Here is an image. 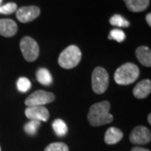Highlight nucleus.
Returning <instances> with one entry per match:
<instances>
[{
    "mask_svg": "<svg viewBox=\"0 0 151 151\" xmlns=\"http://www.w3.org/2000/svg\"><path fill=\"white\" fill-rule=\"evenodd\" d=\"M109 110L110 103L108 101H103L92 105L87 114V119L90 124L97 127L110 124L113 121V117L109 113Z\"/></svg>",
    "mask_w": 151,
    "mask_h": 151,
    "instance_id": "1",
    "label": "nucleus"
},
{
    "mask_svg": "<svg viewBox=\"0 0 151 151\" xmlns=\"http://www.w3.org/2000/svg\"><path fill=\"white\" fill-rule=\"evenodd\" d=\"M139 76V69L134 63H125L116 70L114 81L119 85H129Z\"/></svg>",
    "mask_w": 151,
    "mask_h": 151,
    "instance_id": "2",
    "label": "nucleus"
},
{
    "mask_svg": "<svg viewBox=\"0 0 151 151\" xmlns=\"http://www.w3.org/2000/svg\"><path fill=\"white\" fill-rule=\"evenodd\" d=\"M81 59V50L76 45H70L60 54L59 65L64 69H71L79 64Z\"/></svg>",
    "mask_w": 151,
    "mask_h": 151,
    "instance_id": "3",
    "label": "nucleus"
},
{
    "mask_svg": "<svg viewBox=\"0 0 151 151\" xmlns=\"http://www.w3.org/2000/svg\"><path fill=\"white\" fill-rule=\"evenodd\" d=\"M108 73L103 67H96L92 71V87L97 94H103L108 86Z\"/></svg>",
    "mask_w": 151,
    "mask_h": 151,
    "instance_id": "4",
    "label": "nucleus"
},
{
    "mask_svg": "<svg viewBox=\"0 0 151 151\" xmlns=\"http://www.w3.org/2000/svg\"><path fill=\"white\" fill-rule=\"evenodd\" d=\"M19 47L24 58L29 62L35 61L40 54L38 43L29 36H24L19 43Z\"/></svg>",
    "mask_w": 151,
    "mask_h": 151,
    "instance_id": "5",
    "label": "nucleus"
},
{
    "mask_svg": "<svg viewBox=\"0 0 151 151\" xmlns=\"http://www.w3.org/2000/svg\"><path fill=\"white\" fill-rule=\"evenodd\" d=\"M55 100V95L52 92H46L43 90L35 91L31 93L25 99V105L27 107L32 106H45Z\"/></svg>",
    "mask_w": 151,
    "mask_h": 151,
    "instance_id": "6",
    "label": "nucleus"
},
{
    "mask_svg": "<svg viewBox=\"0 0 151 151\" xmlns=\"http://www.w3.org/2000/svg\"><path fill=\"white\" fill-rule=\"evenodd\" d=\"M151 139V133L145 126H137L131 132L129 140L134 145H145Z\"/></svg>",
    "mask_w": 151,
    "mask_h": 151,
    "instance_id": "7",
    "label": "nucleus"
},
{
    "mask_svg": "<svg viewBox=\"0 0 151 151\" xmlns=\"http://www.w3.org/2000/svg\"><path fill=\"white\" fill-rule=\"evenodd\" d=\"M40 14V9L37 6H24L16 11L17 19L21 23L33 21Z\"/></svg>",
    "mask_w": 151,
    "mask_h": 151,
    "instance_id": "8",
    "label": "nucleus"
},
{
    "mask_svg": "<svg viewBox=\"0 0 151 151\" xmlns=\"http://www.w3.org/2000/svg\"><path fill=\"white\" fill-rule=\"evenodd\" d=\"M24 113L28 119L39 122H46L50 117L48 109L45 106L27 107Z\"/></svg>",
    "mask_w": 151,
    "mask_h": 151,
    "instance_id": "9",
    "label": "nucleus"
},
{
    "mask_svg": "<svg viewBox=\"0 0 151 151\" xmlns=\"http://www.w3.org/2000/svg\"><path fill=\"white\" fill-rule=\"evenodd\" d=\"M18 31V25L10 19H0V35L4 37H12Z\"/></svg>",
    "mask_w": 151,
    "mask_h": 151,
    "instance_id": "10",
    "label": "nucleus"
},
{
    "mask_svg": "<svg viewBox=\"0 0 151 151\" xmlns=\"http://www.w3.org/2000/svg\"><path fill=\"white\" fill-rule=\"evenodd\" d=\"M151 92V81L149 79L139 81L133 90V94L136 98L143 99L147 97Z\"/></svg>",
    "mask_w": 151,
    "mask_h": 151,
    "instance_id": "11",
    "label": "nucleus"
},
{
    "mask_svg": "<svg viewBox=\"0 0 151 151\" xmlns=\"http://www.w3.org/2000/svg\"><path fill=\"white\" fill-rule=\"evenodd\" d=\"M123 132L119 129L111 127L106 131L104 140L107 145H115L123 139Z\"/></svg>",
    "mask_w": 151,
    "mask_h": 151,
    "instance_id": "12",
    "label": "nucleus"
},
{
    "mask_svg": "<svg viewBox=\"0 0 151 151\" xmlns=\"http://www.w3.org/2000/svg\"><path fill=\"white\" fill-rule=\"evenodd\" d=\"M136 57L139 61L145 66L150 67L151 65V51L147 46H139L135 51Z\"/></svg>",
    "mask_w": 151,
    "mask_h": 151,
    "instance_id": "13",
    "label": "nucleus"
},
{
    "mask_svg": "<svg viewBox=\"0 0 151 151\" xmlns=\"http://www.w3.org/2000/svg\"><path fill=\"white\" fill-rule=\"evenodd\" d=\"M127 8L132 12L145 10L150 4V0H124Z\"/></svg>",
    "mask_w": 151,
    "mask_h": 151,
    "instance_id": "14",
    "label": "nucleus"
},
{
    "mask_svg": "<svg viewBox=\"0 0 151 151\" xmlns=\"http://www.w3.org/2000/svg\"><path fill=\"white\" fill-rule=\"evenodd\" d=\"M37 81L44 86H49L52 83L53 78L50 72L46 68H40L36 72Z\"/></svg>",
    "mask_w": 151,
    "mask_h": 151,
    "instance_id": "15",
    "label": "nucleus"
},
{
    "mask_svg": "<svg viewBox=\"0 0 151 151\" xmlns=\"http://www.w3.org/2000/svg\"><path fill=\"white\" fill-rule=\"evenodd\" d=\"M52 127L55 134L59 137L65 136L68 132V127L65 122L60 119H57L55 120L52 124Z\"/></svg>",
    "mask_w": 151,
    "mask_h": 151,
    "instance_id": "16",
    "label": "nucleus"
},
{
    "mask_svg": "<svg viewBox=\"0 0 151 151\" xmlns=\"http://www.w3.org/2000/svg\"><path fill=\"white\" fill-rule=\"evenodd\" d=\"M110 24L113 26H117V27H124L127 28L129 26V22L126 19H124V17L119 15V14H114L111 17L110 19Z\"/></svg>",
    "mask_w": 151,
    "mask_h": 151,
    "instance_id": "17",
    "label": "nucleus"
},
{
    "mask_svg": "<svg viewBox=\"0 0 151 151\" xmlns=\"http://www.w3.org/2000/svg\"><path fill=\"white\" fill-rule=\"evenodd\" d=\"M40 127V122L35 121V120H29L27 124H25L24 129V131L26 134L33 136V135L36 134Z\"/></svg>",
    "mask_w": 151,
    "mask_h": 151,
    "instance_id": "18",
    "label": "nucleus"
},
{
    "mask_svg": "<svg viewBox=\"0 0 151 151\" xmlns=\"http://www.w3.org/2000/svg\"><path fill=\"white\" fill-rule=\"evenodd\" d=\"M17 88L21 92H28L31 88V82L26 77H20L17 81Z\"/></svg>",
    "mask_w": 151,
    "mask_h": 151,
    "instance_id": "19",
    "label": "nucleus"
},
{
    "mask_svg": "<svg viewBox=\"0 0 151 151\" xmlns=\"http://www.w3.org/2000/svg\"><path fill=\"white\" fill-rule=\"evenodd\" d=\"M108 39L109 40H114L117 42H123L126 39V35H125V33L123 30L119 29H114L113 30H111Z\"/></svg>",
    "mask_w": 151,
    "mask_h": 151,
    "instance_id": "20",
    "label": "nucleus"
},
{
    "mask_svg": "<svg viewBox=\"0 0 151 151\" xmlns=\"http://www.w3.org/2000/svg\"><path fill=\"white\" fill-rule=\"evenodd\" d=\"M45 151H69V148L64 143L56 142L50 144L45 149Z\"/></svg>",
    "mask_w": 151,
    "mask_h": 151,
    "instance_id": "21",
    "label": "nucleus"
},
{
    "mask_svg": "<svg viewBox=\"0 0 151 151\" xmlns=\"http://www.w3.org/2000/svg\"><path fill=\"white\" fill-rule=\"evenodd\" d=\"M16 11L17 4L15 3H8L0 6V14H11Z\"/></svg>",
    "mask_w": 151,
    "mask_h": 151,
    "instance_id": "22",
    "label": "nucleus"
},
{
    "mask_svg": "<svg viewBox=\"0 0 151 151\" xmlns=\"http://www.w3.org/2000/svg\"><path fill=\"white\" fill-rule=\"evenodd\" d=\"M131 151H150L147 149H145V148H141V147H134Z\"/></svg>",
    "mask_w": 151,
    "mask_h": 151,
    "instance_id": "23",
    "label": "nucleus"
},
{
    "mask_svg": "<svg viewBox=\"0 0 151 151\" xmlns=\"http://www.w3.org/2000/svg\"><path fill=\"white\" fill-rule=\"evenodd\" d=\"M146 22H147V24L151 26V14H148L147 15H146Z\"/></svg>",
    "mask_w": 151,
    "mask_h": 151,
    "instance_id": "24",
    "label": "nucleus"
},
{
    "mask_svg": "<svg viewBox=\"0 0 151 151\" xmlns=\"http://www.w3.org/2000/svg\"><path fill=\"white\" fill-rule=\"evenodd\" d=\"M150 117H151V114H149V115H148V121H149V124H151Z\"/></svg>",
    "mask_w": 151,
    "mask_h": 151,
    "instance_id": "25",
    "label": "nucleus"
},
{
    "mask_svg": "<svg viewBox=\"0 0 151 151\" xmlns=\"http://www.w3.org/2000/svg\"><path fill=\"white\" fill-rule=\"evenodd\" d=\"M2 2H3V0H0V6L2 4Z\"/></svg>",
    "mask_w": 151,
    "mask_h": 151,
    "instance_id": "26",
    "label": "nucleus"
},
{
    "mask_svg": "<svg viewBox=\"0 0 151 151\" xmlns=\"http://www.w3.org/2000/svg\"><path fill=\"white\" fill-rule=\"evenodd\" d=\"M0 151H1V147H0Z\"/></svg>",
    "mask_w": 151,
    "mask_h": 151,
    "instance_id": "27",
    "label": "nucleus"
}]
</instances>
